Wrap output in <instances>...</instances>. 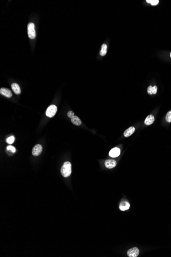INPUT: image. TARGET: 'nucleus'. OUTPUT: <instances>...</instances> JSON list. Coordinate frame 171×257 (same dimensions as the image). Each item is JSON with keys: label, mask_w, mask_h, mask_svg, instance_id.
I'll return each instance as SVG.
<instances>
[{"label": "nucleus", "mask_w": 171, "mask_h": 257, "mask_svg": "<svg viewBox=\"0 0 171 257\" xmlns=\"http://www.w3.org/2000/svg\"><path fill=\"white\" fill-rule=\"evenodd\" d=\"M61 172L62 176L64 177L67 178L70 176L72 172L71 164L70 163V162H65L62 167Z\"/></svg>", "instance_id": "1"}, {"label": "nucleus", "mask_w": 171, "mask_h": 257, "mask_svg": "<svg viewBox=\"0 0 171 257\" xmlns=\"http://www.w3.org/2000/svg\"><path fill=\"white\" fill-rule=\"evenodd\" d=\"M57 110L58 108L55 105H51L47 108L46 111V115L49 118H52L56 114Z\"/></svg>", "instance_id": "2"}, {"label": "nucleus", "mask_w": 171, "mask_h": 257, "mask_svg": "<svg viewBox=\"0 0 171 257\" xmlns=\"http://www.w3.org/2000/svg\"><path fill=\"white\" fill-rule=\"evenodd\" d=\"M27 33L28 37L31 39H34L36 36L34 29V24L33 23H30L27 25Z\"/></svg>", "instance_id": "3"}, {"label": "nucleus", "mask_w": 171, "mask_h": 257, "mask_svg": "<svg viewBox=\"0 0 171 257\" xmlns=\"http://www.w3.org/2000/svg\"><path fill=\"white\" fill-rule=\"evenodd\" d=\"M139 254V251L137 247H133L129 250L127 252V255L129 257H136Z\"/></svg>", "instance_id": "4"}, {"label": "nucleus", "mask_w": 171, "mask_h": 257, "mask_svg": "<svg viewBox=\"0 0 171 257\" xmlns=\"http://www.w3.org/2000/svg\"><path fill=\"white\" fill-rule=\"evenodd\" d=\"M43 150L42 146L40 144H37L34 146L32 150V153L34 156H38L40 155Z\"/></svg>", "instance_id": "5"}, {"label": "nucleus", "mask_w": 171, "mask_h": 257, "mask_svg": "<svg viewBox=\"0 0 171 257\" xmlns=\"http://www.w3.org/2000/svg\"><path fill=\"white\" fill-rule=\"evenodd\" d=\"M120 153V150L118 147L112 148L109 152V155L112 158H116L119 155Z\"/></svg>", "instance_id": "6"}, {"label": "nucleus", "mask_w": 171, "mask_h": 257, "mask_svg": "<svg viewBox=\"0 0 171 257\" xmlns=\"http://www.w3.org/2000/svg\"><path fill=\"white\" fill-rule=\"evenodd\" d=\"M0 93L2 95L7 98H11L12 96L11 91L6 88H1L0 89Z\"/></svg>", "instance_id": "7"}, {"label": "nucleus", "mask_w": 171, "mask_h": 257, "mask_svg": "<svg viewBox=\"0 0 171 257\" xmlns=\"http://www.w3.org/2000/svg\"><path fill=\"white\" fill-rule=\"evenodd\" d=\"M104 165L107 168L111 169L115 167V166L116 165V162L115 160L112 159L107 160L104 162Z\"/></svg>", "instance_id": "8"}, {"label": "nucleus", "mask_w": 171, "mask_h": 257, "mask_svg": "<svg viewBox=\"0 0 171 257\" xmlns=\"http://www.w3.org/2000/svg\"><path fill=\"white\" fill-rule=\"evenodd\" d=\"M11 87L13 91L16 94V95H20L21 92L20 87L19 85L17 83H13L11 85Z\"/></svg>", "instance_id": "9"}, {"label": "nucleus", "mask_w": 171, "mask_h": 257, "mask_svg": "<svg viewBox=\"0 0 171 257\" xmlns=\"http://www.w3.org/2000/svg\"><path fill=\"white\" fill-rule=\"evenodd\" d=\"M154 121H155L154 116L153 115L150 114L145 119L144 124L146 125H150L154 123Z\"/></svg>", "instance_id": "10"}, {"label": "nucleus", "mask_w": 171, "mask_h": 257, "mask_svg": "<svg viewBox=\"0 0 171 257\" xmlns=\"http://www.w3.org/2000/svg\"><path fill=\"white\" fill-rule=\"evenodd\" d=\"M130 204L126 201L121 202L119 205V209L122 211L128 210L130 208Z\"/></svg>", "instance_id": "11"}, {"label": "nucleus", "mask_w": 171, "mask_h": 257, "mask_svg": "<svg viewBox=\"0 0 171 257\" xmlns=\"http://www.w3.org/2000/svg\"><path fill=\"white\" fill-rule=\"evenodd\" d=\"M135 128L132 126V127H129L128 129H127V130H126L124 133V135L125 137H129V136H131L135 131Z\"/></svg>", "instance_id": "12"}, {"label": "nucleus", "mask_w": 171, "mask_h": 257, "mask_svg": "<svg viewBox=\"0 0 171 257\" xmlns=\"http://www.w3.org/2000/svg\"><path fill=\"white\" fill-rule=\"evenodd\" d=\"M71 122L76 126H79L82 124V121L77 116L74 115L72 118L71 119Z\"/></svg>", "instance_id": "13"}, {"label": "nucleus", "mask_w": 171, "mask_h": 257, "mask_svg": "<svg viewBox=\"0 0 171 257\" xmlns=\"http://www.w3.org/2000/svg\"><path fill=\"white\" fill-rule=\"evenodd\" d=\"M157 86H154L153 87H152V86H150L148 88V90H147L148 93L151 95L156 94L157 93Z\"/></svg>", "instance_id": "14"}, {"label": "nucleus", "mask_w": 171, "mask_h": 257, "mask_svg": "<svg viewBox=\"0 0 171 257\" xmlns=\"http://www.w3.org/2000/svg\"><path fill=\"white\" fill-rule=\"evenodd\" d=\"M107 45L105 44H103L102 46V49L100 51V55L101 56H104L107 54Z\"/></svg>", "instance_id": "15"}, {"label": "nucleus", "mask_w": 171, "mask_h": 257, "mask_svg": "<svg viewBox=\"0 0 171 257\" xmlns=\"http://www.w3.org/2000/svg\"><path fill=\"white\" fill-rule=\"evenodd\" d=\"M6 150L7 151H8V152H10L12 153H14L15 151H16V149H15V148L11 145H9L7 147H6Z\"/></svg>", "instance_id": "16"}, {"label": "nucleus", "mask_w": 171, "mask_h": 257, "mask_svg": "<svg viewBox=\"0 0 171 257\" xmlns=\"http://www.w3.org/2000/svg\"><path fill=\"white\" fill-rule=\"evenodd\" d=\"M15 140V138L13 136H10L6 139V142L9 144H12Z\"/></svg>", "instance_id": "17"}, {"label": "nucleus", "mask_w": 171, "mask_h": 257, "mask_svg": "<svg viewBox=\"0 0 171 257\" xmlns=\"http://www.w3.org/2000/svg\"><path fill=\"white\" fill-rule=\"evenodd\" d=\"M146 2L148 3L151 4L153 6H156L159 3V1L158 0H146Z\"/></svg>", "instance_id": "18"}, {"label": "nucleus", "mask_w": 171, "mask_h": 257, "mask_svg": "<svg viewBox=\"0 0 171 257\" xmlns=\"http://www.w3.org/2000/svg\"><path fill=\"white\" fill-rule=\"evenodd\" d=\"M166 120L167 121V122H169V123H171V111H169L167 115H166Z\"/></svg>", "instance_id": "19"}, {"label": "nucleus", "mask_w": 171, "mask_h": 257, "mask_svg": "<svg viewBox=\"0 0 171 257\" xmlns=\"http://www.w3.org/2000/svg\"><path fill=\"white\" fill-rule=\"evenodd\" d=\"M67 115L68 116L69 118H70V119L72 118L74 116V112L72 111H69L67 113Z\"/></svg>", "instance_id": "20"}, {"label": "nucleus", "mask_w": 171, "mask_h": 257, "mask_svg": "<svg viewBox=\"0 0 171 257\" xmlns=\"http://www.w3.org/2000/svg\"><path fill=\"white\" fill-rule=\"evenodd\" d=\"M170 57H171V53H170Z\"/></svg>", "instance_id": "21"}]
</instances>
